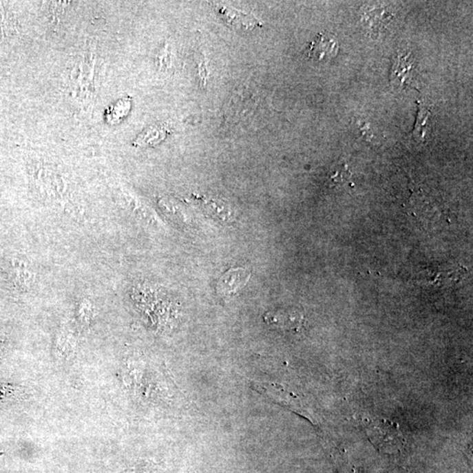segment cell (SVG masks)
I'll use <instances>...</instances> for the list:
<instances>
[{"mask_svg": "<svg viewBox=\"0 0 473 473\" xmlns=\"http://www.w3.org/2000/svg\"><path fill=\"white\" fill-rule=\"evenodd\" d=\"M169 125L157 124L147 128L141 133L134 141L135 146L149 147L160 143L169 134Z\"/></svg>", "mask_w": 473, "mask_h": 473, "instance_id": "obj_7", "label": "cell"}, {"mask_svg": "<svg viewBox=\"0 0 473 473\" xmlns=\"http://www.w3.org/2000/svg\"><path fill=\"white\" fill-rule=\"evenodd\" d=\"M156 63L158 67L163 72H167V70L172 69L173 56L171 51L169 50V44L165 43L160 48L157 54Z\"/></svg>", "mask_w": 473, "mask_h": 473, "instance_id": "obj_11", "label": "cell"}, {"mask_svg": "<svg viewBox=\"0 0 473 473\" xmlns=\"http://www.w3.org/2000/svg\"><path fill=\"white\" fill-rule=\"evenodd\" d=\"M130 105V101H125L124 99V101H118L110 109V112L107 115L108 121L115 122L121 120L125 115L127 114Z\"/></svg>", "mask_w": 473, "mask_h": 473, "instance_id": "obj_12", "label": "cell"}, {"mask_svg": "<svg viewBox=\"0 0 473 473\" xmlns=\"http://www.w3.org/2000/svg\"><path fill=\"white\" fill-rule=\"evenodd\" d=\"M408 56H398L397 61L392 67V80L397 83L398 85H407L412 79V70L414 69V64L412 61L408 59Z\"/></svg>", "mask_w": 473, "mask_h": 473, "instance_id": "obj_9", "label": "cell"}, {"mask_svg": "<svg viewBox=\"0 0 473 473\" xmlns=\"http://www.w3.org/2000/svg\"><path fill=\"white\" fill-rule=\"evenodd\" d=\"M366 430L372 445L382 452L394 454L400 452L404 445L399 426L391 421L381 418L373 419L366 424Z\"/></svg>", "mask_w": 473, "mask_h": 473, "instance_id": "obj_2", "label": "cell"}, {"mask_svg": "<svg viewBox=\"0 0 473 473\" xmlns=\"http://www.w3.org/2000/svg\"><path fill=\"white\" fill-rule=\"evenodd\" d=\"M92 315V305L90 304L89 302H83L79 308L80 321H81L83 324H88L90 321H91Z\"/></svg>", "mask_w": 473, "mask_h": 473, "instance_id": "obj_13", "label": "cell"}, {"mask_svg": "<svg viewBox=\"0 0 473 473\" xmlns=\"http://www.w3.org/2000/svg\"><path fill=\"white\" fill-rule=\"evenodd\" d=\"M5 11L4 6H3L2 3H0V27L4 28V29H6L9 24L8 15H6Z\"/></svg>", "mask_w": 473, "mask_h": 473, "instance_id": "obj_14", "label": "cell"}, {"mask_svg": "<svg viewBox=\"0 0 473 473\" xmlns=\"http://www.w3.org/2000/svg\"><path fill=\"white\" fill-rule=\"evenodd\" d=\"M76 339L74 334L69 330H62L58 334L56 341V352L58 359L69 360L72 359L76 350Z\"/></svg>", "mask_w": 473, "mask_h": 473, "instance_id": "obj_8", "label": "cell"}, {"mask_svg": "<svg viewBox=\"0 0 473 473\" xmlns=\"http://www.w3.org/2000/svg\"><path fill=\"white\" fill-rule=\"evenodd\" d=\"M222 16H223L227 23H229L231 27L235 28H242L244 30H250L260 25L258 19H256L253 16L244 14V12L238 11L227 6H221L220 11Z\"/></svg>", "mask_w": 473, "mask_h": 473, "instance_id": "obj_6", "label": "cell"}, {"mask_svg": "<svg viewBox=\"0 0 473 473\" xmlns=\"http://www.w3.org/2000/svg\"><path fill=\"white\" fill-rule=\"evenodd\" d=\"M143 469L135 468V469L129 470V471H127V472H121V473H144V471H143Z\"/></svg>", "mask_w": 473, "mask_h": 473, "instance_id": "obj_16", "label": "cell"}, {"mask_svg": "<svg viewBox=\"0 0 473 473\" xmlns=\"http://www.w3.org/2000/svg\"><path fill=\"white\" fill-rule=\"evenodd\" d=\"M418 112L416 125L413 129V138L420 143L427 139L428 135L433 129V114L429 106L423 103L417 102Z\"/></svg>", "mask_w": 473, "mask_h": 473, "instance_id": "obj_5", "label": "cell"}, {"mask_svg": "<svg viewBox=\"0 0 473 473\" xmlns=\"http://www.w3.org/2000/svg\"><path fill=\"white\" fill-rule=\"evenodd\" d=\"M337 48V41L334 37L330 38V34H319L308 47L306 52L308 57L322 60L326 56H336Z\"/></svg>", "mask_w": 473, "mask_h": 473, "instance_id": "obj_4", "label": "cell"}, {"mask_svg": "<svg viewBox=\"0 0 473 473\" xmlns=\"http://www.w3.org/2000/svg\"><path fill=\"white\" fill-rule=\"evenodd\" d=\"M250 273L244 269H234L222 275L218 283V291L223 295L235 294L249 281Z\"/></svg>", "mask_w": 473, "mask_h": 473, "instance_id": "obj_3", "label": "cell"}, {"mask_svg": "<svg viewBox=\"0 0 473 473\" xmlns=\"http://www.w3.org/2000/svg\"><path fill=\"white\" fill-rule=\"evenodd\" d=\"M98 58L96 48L90 46L77 56L67 76V92L83 110H91L96 101Z\"/></svg>", "mask_w": 473, "mask_h": 473, "instance_id": "obj_1", "label": "cell"}, {"mask_svg": "<svg viewBox=\"0 0 473 473\" xmlns=\"http://www.w3.org/2000/svg\"><path fill=\"white\" fill-rule=\"evenodd\" d=\"M12 271L14 282L17 287L28 288L32 287V285L34 284V275L28 263L17 260Z\"/></svg>", "mask_w": 473, "mask_h": 473, "instance_id": "obj_10", "label": "cell"}, {"mask_svg": "<svg viewBox=\"0 0 473 473\" xmlns=\"http://www.w3.org/2000/svg\"><path fill=\"white\" fill-rule=\"evenodd\" d=\"M200 60V63L198 64L199 76H200L201 79L204 80L205 83L206 79H207L208 74L205 73L204 70L207 72V69H206V63L204 58L202 57Z\"/></svg>", "mask_w": 473, "mask_h": 473, "instance_id": "obj_15", "label": "cell"}]
</instances>
